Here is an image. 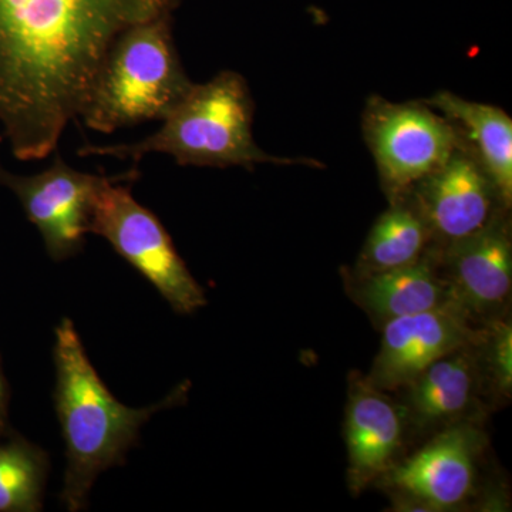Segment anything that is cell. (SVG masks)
<instances>
[{
    "label": "cell",
    "mask_w": 512,
    "mask_h": 512,
    "mask_svg": "<svg viewBox=\"0 0 512 512\" xmlns=\"http://www.w3.org/2000/svg\"><path fill=\"white\" fill-rule=\"evenodd\" d=\"M178 3L0 0V128L13 157L55 154L117 37Z\"/></svg>",
    "instance_id": "1"
},
{
    "label": "cell",
    "mask_w": 512,
    "mask_h": 512,
    "mask_svg": "<svg viewBox=\"0 0 512 512\" xmlns=\"http://www.w3.org/2000/svg\"><path fill=\"white\" fill-rule=\"evenodd\" d=\"M57 419L66 446V473L60 500L67 510L86 508L97 477L126 461L140 431L154 414L184 403L187 384H181L160 403L131 409L119 402L100 379L87 356L72 320L56 328Z\"/></svg>",
    "instance_id": "2"
},
{
    "label": "cell",
    "mask_w": 512,
    "mask_h": 512,
    "mask_svg": "<svg viewBox=\"0 0 512 512\" xmlns=\"http://www.w3.org/2000/svg\"><path fill=\"white\" fill-rule=\"evenodd\" d=\"M255 103L242 74L224 70L208 82L194 83L190 93L150 136L134 143L84 146L80 157H113L138 164L150 154L173 157L183 167H244L311 165L305 158L272 156L256 144Z\"/></svg>",
    "instance_id": "3"
},
{
    "label": "cell",
    "mask_w": 512,
    "mask_h": 512,
    "mask_svg": "<svg viewBox=\"0 0 512 512\" xmlns=\"http://www.w3.org/2000/svg\"><path fill=\"white\" fill-rule=\"evenodd\" d=\"M192 86L175 46L173 13H164L117 37L101 63L79 120L101 134L163 121Z\"/></svg>",
    "instance_id": "4"
},
{
    "label": "cell",
    "mask_w": 512,
    "mask_h": 512,
    "mask_svg": "<svg viewBox=\"0 0 512 512\" xmlns=\"http://www.w3.org/2000/svg\"><path fill=\"white\" fill-rule=\"evenodd\" d=\"M136 165L117 174L97 192L90 214V234L106 239L160 292L175 313L191 315L207 305V296L178 254L163 222L134 198L131 187L140 178Z\"/></svg>",
    "instance_id": "5"
},
{
    "label": "cell",
    "mask_w": 512,
    "mask_h": 512,
    "mask_svg": "<svg viewBox=\"0 0 512 512\" xmlns=\"http://www.w3.org/2000/svg\"><path fill=\"white\" fill-rule=\"evenodd\" d=\"M363 133L390 202L406 197L461 146L456 128L423 101L373 96L363 113Z\"/></svg>",
    "instance_id": "6"
},
{
    "label": "cell",
    "mask_w": 512,
    "mask_h": 512,
    "mask_svg": "<svg viewBox=\"0 0 512 512\" xmlns=\"http://www.w3.org/2000/svg\"><path fill=\"white\" fill-rule=\"evenodd\" d=\"M113 178L76 170L59 151L50 167L33 175L13 174L0 165V184L16 195L42 235L47 255L57 262L82 252L94 197Z\"/></svg>",
    "instance_id": "7"
},
{
    "label": "cell",
    "mask_w": 512,
    "mask_h": 512,
    "mask_svg": "<svg viewBox=\"0 0 512 512\" xmlns=\"http://www.w3.org/2000/svg\"><path fill=\"white\" fill-rule=\"evenodd\" d=\"M481 436L466 424L446 427L439 436L384 474L406 511H450L471 497L476 485Z\"/></svg>",
    "instance_id": "8"
},
{
    "label": "cell",
    "mask_w": 512,
    "mask_h": 512,
    "mask_svg": "<svg viewBox=\"0 0 512 512\" xmlns=\"http://www.w3.org/2000/svg\"><path fill=\"white\" fill-rule=\"evenodd\" d=\"M430 229L439 251L473 237L504 210L483 167L461 146L446 163L407 194Z\"/></svg>",
    "instance_id": "9"
},
{
    "label": "cell",
    "mask_w": 512,
    "mask_h": 512,
    "mask_svg": "<svg viewBox=\"0 0 512 512\" xmlns=\"http://www.w3.org/2000/svg\"><path fill=\"white\" fill-rule=\"evenodd\" d=\"M483 336L458 303L387 320L372 372L366 377L383 392L403 389L440 357L476 343Z\"/></svg>",
    "instance_id": "10"
},
{
    "label": "cell",
    "mask_w": 512,
    "mask_h": 512,
    "mask_svg": "<svg viewBox=\"0 0 512 512\" xmlns=\"http://www.w3.org/2000/svg\"><path fill=\"white\" fill-rule=\"evenodd\" d=\"M504 212L473 237L439 251L456 301L471 318L497 311L510 298L512 241Z\"/></svg>",
    "instance_id": "11"
},
{
    "label": "cell",
    "mask_w": 512,
    "mask_h": 512,
    "mask_svg": "<svg viewBox=\"0 0 512 512\" xmlns=\"http://www.w3.org/2000/svg\"><path fill=\"white\" fill-rule=\"evenodd\" d=\"M403 431V410L366 377L355 380L346 406L345 439L349 485L356 494L380 480L396 463Z\"/></svg>",
    "instance_id": "12"
},
{
    "label": "cell",
    "mask_w": 512,
    "mask_h": 512,
    "mask_svg": "<svg viewBox=\"0 0 512 512\" xmlns=\"http://www.w3.org/2000/svg\"><path fill=\"white\" fill-rule=\"evenodd\" d=\"M476 343L440 357L403 387L407 390L404 417L417 429L453 426L473 409L481 376L473 352Z\"/></svg>",
    "instance_id": "13"
},
{
    "label": "cell",
    "mask_w": 512,
    "mask_h": 512,
    "mask_svg": "<svg viewBox=\"0 0 512 512\" xmlns=\"http://www.w3.org/2000/svg\"><path fill=\"white\" fill-rule=\"evenodd\" d=\"M424 104L451 124L497 191L504 210L512 204V120L500 107L451 92H437Z\"/></svg>",
    "instance_id": "14"
},
{
    "label": "cell",
    "mask_w": 512,
    "mask_h": 512,
    "mask_svg": "<svg viewBox=\"0 0 512 512\" xmlns=\"http://www.w3.org/2000/svg\"><path fill=\"white\" fill-rule=\"evenodd\" d=\"M353 291L357 303L383 323L458 303L447 279L437 274L431 251L416 264L359 275Z\"/></svg>",
    "instance_id": "15"
},
{
    "label": "cell",
    "mask_w": 512,
    "mask_h": 512,
    "mask_svg": "<svg viewBox=\"0 0 512 512\" xmlns=\"http://www.w3.org/2000/svg\"><path fill=\"white\" fill-rule=\"evenodd\" d=\"M430 229L409 197L390 202L370 229L360 252L359 275L392 271L419 262L429 252Z\"/></svg>",
    "instance_id": "16"
},
{
    "label": "cell",
    "mask_w": 512,
    "mask_h": 512,
    "mask_svg": "<svg viewBox=\"0 0 512 512\" xmlns=\"http://www.w3.org/2000/svg\"><path fill=\"white\" fill-rule=\"evenodd\" d=\"M49 456L10 430L0 437V512L42 511Z\"/></svg>",
    "instance_id": "17"
},
{
    "label": "cell",
    "mask_w": 512,
    "mask_h": 512,
    "mask_svg": "<svg viewBox=\"0 0 512 512\" xmlns=\"http://www.w3.org/2000/svg\"><path fill=\"white\" fill-rule=\"evenodd\" d=\"M485 367L497 392L505 397L512 390V328L507 320L495 319L483 333Z\"/></svg>",
    "instance_id": "18"
},
{
    "label": "cell",
    "mask_w": 512,
    "mask_h": 512,
    "mask_svg": "<svg viewBox=\"0 0 512 512\" xmlns=\"http://www.w3.org/2000/svg\"><path fill=\"white\" fill-rule=\"evenodd\" d=\"M9 431V386L0 359V437L6 436Z\"/></svg>",
    "instance_id": "19"
},
{
    "label": "cell",
    "mask_w": 512,
    "mask_h": 512,
    "mask_svg": "<svg viewBox=\"0 0 512 512\" xmlns=\"http://www.w3.org/2000/svg\"><path fill=\"white\" fill-rule=\"evenodd\" d=\"M2 141H3L2 134H0V143H2Z\"/></svg>",
    "instance_id": "20"
}]
</instances>
